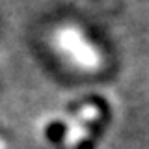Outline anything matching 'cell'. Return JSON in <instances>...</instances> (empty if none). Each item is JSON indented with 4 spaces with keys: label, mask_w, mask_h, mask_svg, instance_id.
Returning <instances> with one entry per match:
<instances>
[{
    "label": "cell",
    "mask_w": 149,
    "mask_h": 149,
    "mask_svg": "<svg viewBox=\"0 0 149 149\" xmlns=\"http://www.w3.org/2000/svg\"><path fill=\"white\" fill-rule=\"evenodd\" d=\"M54 52L65 65L78 73H95L102 67V52L97 43L74 22L60 24L50 36Z\"/></svg>",
    "instance_id": "cell-1"
}]
</instances>
